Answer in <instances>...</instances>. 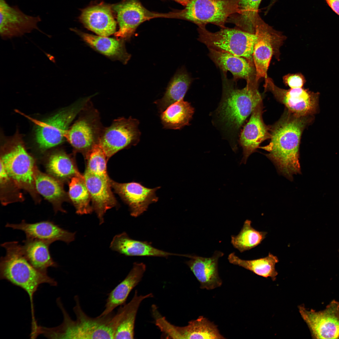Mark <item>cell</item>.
Segmentation results:
<instances>
[{
  "mask_svg": "<svg viewBox=\"0 0 339 339\" xmlns=\"http://www.w3.org/2000/svg\"><path fill=\"white\" fill-rule=\"evenodd\" d=\"M156 325L168 338L225 339L216 325L202 316L190 321L184 326L172 325L162 316L157 320Z\"/></svg>",
  "mask_w": 339,
  "mask_h": 339,
  "instance_id": "cell-15",
  "label": "cell"
},
{
  "mask_svg": "<svg viewBox=\"0 0 339 339\" xmlns=\"http://www.w3.org/2000/svg\"><path fill=\"white\" fill-rule=\"evenodd\" d=\"M262 101L255 108L250 118L242 131L240 143L243 150L240 164H245L249 156L256 151L260 144L270 138V128L262 118Z\"/></svg>",
  "mask_w": 339,
  "mask_h": 339,
  "instance_id": "cell-18",
  "label": "cell"
},
{
  "mask_svg": "<svg viewBox=\"0 0 339 339\" xmlns=\"http://www.w3.org/2000/svg\"></svg>",
  "mask_w": 339,
  "mask_h": 339,
  "instance_id": "cell-42",
  "label": "cell"
},
{
  "mask_svg": "<svg viewBox=\"0 0 339 339\" xmlns=\"http://www.w3.org/2000/svg\"><path fill=\"white\" fill-rule=\"evenodd\" d=\"M22 250L27 259L37 270L47 273L49 267H56L57 264L52 258L49 242L35 239H26L23 242Z\"/></svg>",
  "mask_w": 339,
  "mask_h": 339,
  "instance_id": "cell-28",
  "label": "cell"
},
{
  "mask_svg": "<svg viewBox=\"0 0 339 339\" xmlns=\"http://www.w3.org/2000/svg\"><path fill=\"white\" fill-rule=\"evenodd\" d=\"M198 26V40L208 49L242 57L253 62V53L257 38L255 33L226 27L212 32L206 26Z\"/></svg>",
  "mask_w": 339,
  "mask_h": 339,
  "instance_id": "cell-5",
  "label": "cell"
},
{
  "mask_svg": "<svg viewBox=\"0 0 339 339\" xmlns=\"http://www.w3.org/2000/svg\"><path fill=\"white\" fill-rule=\"evenodd\" d=\"M10 140L1 156L0 162L10 179L18 186L33 189L35 171L34 159L20 137L17 136Z\"/></svg>",
  "mask_w": 339,
  "mask_h": 339,
  "instance_id": "cell-7",
  "label": "cell"
},
{
  "mask_svg": "<svg viewBox=\"0 0 339 339\" xmlns=\"http://www.w3.org/2000/svg\"><path fill=\"white\" fill-rule=\"evenodd\" d=\"M85 154L86 160L85 171L104 178H110L107 171L108 159L99 143L94 145Z\"/></svg>",
  "mask_w": 339,
  "mask_h": 339,
  "instance_id": "cell-37",
  "label": "cell"
},
{
  "mask_svg": "<svg viewBox=\"0 0 339 339\" xmlns=\"http://www.w3.org/2000/svg\"><path fill=\"white\" fill-rule=\"evenodd\" d=\"M110 247L113 251L128 256L167 257L171 255L182 256V254L171 253L159 250L147 241L132 239L125 232L113 237Z\"/></svg>",
  "mask_w": 339,
  "mask_h": 339,
  "instance_id": "cell-26",
  "label": "cell"
},
{
  "mask_svg": "<svg viewBox=\"0 0 339 339\" xmlns=\"http://www.w3.org/2000/svg\"><path fill=\"white\" fill-rule=\"evenodd\" d=\"M191 81L184 68L178 70L169 83L163 97L154 102L159 112L162 113L172 104L183 99Z\"/></svg>",
  "mask_w": 339,
  "mask_h": 339,
  "instance_id": "cell-29",
  "label": "cell"
},
{
  "mask_svg": "<svg viewBox=\"0 0 339 339\" xmlns=\"http://www.w3.org/2000/svg\"><path fill=\"white\" fill-rule=\"evenodd\" d=\"M139 123V120L131 116L121 117L103 129L99 143L108 160L119 151L138 143L141 135Z\"/></svg>",
  "mask_w": 339,
  "mask_h": 339,
  "instance_id": "cell-9",
  "label": "cell"
},
{
  "mask_svg": "<svg viewBox=\"0 0 339 339\" xmlns=\"http://www.w3.org/2000/svg\"><path fill=\"white\" fill-rule=\"evenodd\" d=\"M46 168L50 174L62 179L71 178L81 175L72 159L63 151L56 152L51 155Z\"/></svg>",
  "mask_w": 339,
  "mask_h": 339,
  "instance_id": "cell-35",
  "label": "cell"
},
{
  "mask_svg": "<svg viewBox=\"0 0 339 339\" xmlns=\"http://www.w3.org/2000/svg\"><path fill=\"white\" fill-rule=\"evenodd\" d=\"M104 128L95 110L84 113L67 131L65 138L76 151L85 154L99 142Z\"/></svg>",
  "mask_w": 339,
  "mask_h": 339,
  "instance_id": "cell-12",
  "label": "cell"
},
{
  "mask_svg": "<svg viewBox=\"0 0 339 339\" xmlns=\"http://www.w3.org/2000/svg\"><path fill=\"white\" fill-rule=\"evenodd\" d=\"M112 8L117 14L119 27L114 34L117 39H130L142 23L160 15L149 12L139 0H125L113 5Z\"/></svg>",
  "mask_w": 339,
  "mask_h": 339,
  "instance_id": "cell-16",
  "label": "cell"
},
{
  "mask_svg": "<svg viewBox=\"0 0 339 339\" xmlns=\"http://www.w3.org/2000/svg\"><path fill=\"white\" fill-rule=\"evenodd\" d=\"M184 6H186L191 0H174Z\"/></svg>",
  "mask_w": 339,
  "mask_h": 339,
  "instance_id": "cell-40",
  "label": "cell"
},
{
  "mask_svg": "<svg viewBox=\"0 0 339 339\" xmlns=\"http://www.w3.org/2000/svg\"><path fill=\"white\" fill-rule=\"evenodd\" d=\"M209 56L216 65L226 75L231 72L234 80L240 79L246 81L256 78V73L254 63L241 56L209 49Z\"/></svg>",
  "mask_w": 339,
  "mask_h": 339,
  "instance_id": "cell-23",
  "label": "cell"
},
{
  "mask_svg": "<svg viewBox=\"0 0 339 339\" xmlns=\"http://www.w3.org/2000/svg\"><path fill=\"white\" fill-rule=\"evenodd\" d=\"M194 113L190 103L180 100L169 106L161 113L160 119L163 128L180 129L189 125Z\"/></svg>",
  "mask_w": 339,
  "mask_h": 339,
  "instance_id": "cell-30",
  "label": "cell"
},
{
  "mask_svg": "<svg viewBox=\"0 0 339 339\" xmlns=\"http://www.w3.org/2000/svg\"><path fill=\"white\" fill-rule=\"evenodd\" d=\"M46 56L49 58L50 60L51 61H52V62H53L52 60H54V61H55V60L54 59V57H53V56H51V55H50V54H47V55Z\"/></svg>",
  "mask_w": 339,
  "mask_h": 339,
  "instance_id": "cell-41",
  "label": "cell"
},
{
  "mask_svg": "<svg viewBox=\"0 0 339 339\" xmlns=\"http://www.w3.org/2000/svg\"><path fill=\"white\" fill-rule=\"evenodd\" d=\"M223 255L219 251H215L212 256L208 258L186 255L185 257L190 258L186 263L199 282L201 289L212 290L222 285L218 272V262L219 258Z\"/></svg>",
  "mask_w": 339,
  "mask_h": 339,
  "instance_id": "cell-21",
  "label": "cell"
},
{
  "mask_svg": "<svg viewBox=\"0 0 339 339\" xmlns=\"http://www.w3.org/2000/svg\"><path fill=\"white\" fill-rule=\"evenodd\" d=\"M257 35L253 53V59L257 82L261 78L267 77V71L276 42L281 39L278 33L262 20L260 17L255 26Z\"/></svg>",
  "mask_w": 339,
  "mask_h": 339,
  "instance_id": "cell-14",
  "label": "cell"
},
{
  "mask_svg": "<svg viewBox=\"0 0 339 339\" xmlns=\"http://www.w3.org/2000/svg\"><path fill=\"white\" fill-rule=\"evenodd\" d=\"M228 259L232 264L242 267L258 276L270 277L273 281L276 279L278 274L275 266L279 260L277 256L270 252L264 257L246 260L241 259L233 252L229 255Z\"/></svg>",
  "mask_w": 339,
  "mask_h": 339,
  "instance_id": "cell-31",
  "label": "cell"
},
{
  "mask_svg": "<svg viewBox=\"0 0 339 339\" xmlns=\"http://www.w3.org/2000/svg\"><path fill=\"white\" fill-rule=\"evenodd\" d=\"M262 0H239L237 13L229 17L230 22L236 28L255 33V26L260 16L258 9Z\"/></svg>",
  "mask_w": 339,
  "mask_h": 339,
  "instance_id": "cell-33",
  "label": "cell"
},
{
  "mask_svg": "<svg viewBox=\"0 0 339 339\" xmlns=\"http://www.w3.org/2000/svg\"><path fill=\"white\" fill-rule=\"evenodd\" d=\"M68 194L78 214H88L93 210L90 205L91 197L83 175H77L71 178Z\"/></svg>",
  "mask_w": 339,
  "mask_h": 339,
  "instance_id": "cell-34",
  "label": "cell"
},
{
  "mask_svg": "<svg viewBox=\"0 0 339 339\" xmlns=\"http://www.w3.org/2000/svg\"><path fill=\"white\" fill-rule=\"evenodd\" d=\"M153 297L151 293L138 295L137 291L135 290L131 300L128 303L120 306L116 312L118 322L114 339L134 338L136 318L140 304L145 299Z\"/></svg>",
  "mask_w": 339,
  "mask_h": 339,
  "instance_id": "cell-27",
  "label": "cell"
},
{
  "mask_svg": "<svg viewBox=\"0 0 339 339\" xmlns=\"http://www.w3.org/2000/svg\"><path fill=\"white\" fill-rule=\"evenodd\" d=\"M78 296L74 297L75 305L73 308L76 319L73 320L63 306L60 309L63 315L62 323L54 328L58 339H114L117 323L114 311L93 318L82 309Z\"/></svg>",
  "mask_w": 339,
  "mask_h": 339,
  "instance_id": "cell-3",
  "label": "cell"
},
{
  "mask_svg": "<svg viewBox=\"0 0 339 339\" xmlns=\"http://www.w3.org/2000/svg\"><path fill=\"white\" fill-rule=\"evenodd\" d=\"M146 269L144 263H134L126 277L108 294L105 309L100 315H108L125 304L131 291L141 281Z\"/></svg>",
  "mask_w": 339,
  "mask_h": 339,
  "instance_id": "cell-24",
  "label": "cell"
},
{
  "mask_svg": "<svg viewBox=\"0 0 339 339\" xmlns=\"http://www.w3.org/2000/svg\"><path fill=\"white\" fill-rule=\"evenodd\" d=\"M76 32L90 46L100 53L113 60H118L126 64L131 55L126 49L123 40L87 34L74 29Z\"/></svg>",
  "mask_w": 339,
  "mask_h": 339,
  "instance_id": "cell-25",
  "label": "cell"
},
{
  "mask_svg": "<svg viewBox=\"0 0 339 339\" xmlns=\"http://www.w3.org/2000/svg\"><path fill=\"white\" fill-rule=\"evenodd\" d=\"M91 97L80 99L71 106L43 121L25 116L36 125L35 138L39 147L45 150L61 143L65 138V134L70 124L85 109Z\"/></svg>",
  "mask_w": 339,
  "mask_h": 339,
  "instance_id": "cell-6",
  "label": "cell"
},
{
  "mask_svg": "<svg viewBox=\"0 0 339 339\" xmlns=\"http://www.w3.org/2000/svg\"><path fill=\"white\" fill-rule=\"evenodd\" d=\"M41 21L39 16L25 14L17 6H11L6 0H0V34L3 39L21 36L36 30Z\"/></svg>",
  "mask_w": 339,
  "mask_h": 339,
  "instance_id": "cell-13",
  "label": "cell"
},
{
  "mask_svg": "<svg viewBox=\"0 0 339 339\" xmlns=\"http://www.w3.org/2000/svg\"><path fill=\"white\" fill-rule=\"evenodd\" d=\"M92 202L93 210L96 213L101 224L107 211L116 204L111 190V180L90 174L86 171L83 175Z\"/></svg>",
  "mask_w": 339,
  "mask_h": 339,
  "instance_id": "cell-20",
  "label": "cell"
},
{
  "mask_svg": "<svg viewBox=\"0 0 339 339\" xmlns=\"http://www.w3.org/2000/svg\"><path fill=\"white\" fill-rule=\"evenodd\" d=\"M239 0H191L178 15L198 26L212 24L221 28L237 13Z\"/></svg>",
  "mask_w": 339,
  "mask_h": 339,
  "instance_id": "cell-8",
  "label": "cell"
},
{
  "mask_svg": "<svg viewBox=\"0 0 339 339\" xmlns=\"http://www.w3.org/2000/svg\"><path fill=\"white\" fill-rule=\"evenodd\" d=\"M110 6L100 4L83 10L80 20L85 27L99 36L107 37L116 32V22Z\"/></svg>",
  "mask_w": 339,
  "mask_h": 339,
  "instance_id": "cell-22",
  "label": "cell"
},
{
  "mask_svg": "<svg viewBox=\"0 0 339 339\" xmlns=\"http://www.w3.org/2000/svg\"><path fill=\"white\" fill-rule=\"evenodd\" d=\"M265 90L271 92L288 110L299 116H307L315 113L318 104V93L301 88L285 89L277 87L272 79L265 78Z\"/></svg>",
  "mask_w": 339,
  "mask_h": 339,
  "instance_id": "cell-11",
  "label": "cell"
},
{
  "mask_svg": "<svg viewBox=\"0 0 339 339\" xmlns=\"http://www.w3.org/2000/svg\"><path fill=\"white\" fill-rule=\"evenodd\" d=\"M5 227L23 231L26 239L40 240L51 244L61 241L68 244L75 239V232L65 230L50 221L29 223L23 220L18 224L8 223Z\"/></svg>",
  "mask_w": 339,
  "mask_h": 339,
  "instance_id": "cell-19",
  "label": "cell"
},
{
  "mask_svg": "<svg viewBox=\"0 0 339 339\" xmlns=\"http://www.w3.org/2000/svg\"><path fill=\"white\" fill-rule=\"evenodd\" d=\"M115 192L129 206L132 216L136 217L146 211L151 204L157 202L156 192L160 187H146L141 183H119L111 180Z\"/></svg>",
  "mask_w": 339,
  "mask_h": 339,
  "instance_id": "cell-17",
  "label": "cell"
},
{
  "mask_svg": "<svg viewBox=\"0 0 339 339\" xmlns=\"http://www.w3.org/2000/svg\"><path fill=\"white\" fill-rule=\"evenodd\" d=\"M299 313L314 339H339V302L333 300L324 310L298 306Z\"/></svg>",
  "mask_w": 339,
  "mask_h": 339,
  "instance_id": "cell-10",
  "label": "cell"
},
{
  "mask_svg": "<svg viewBox=\"0 0 339 339\" xmlns=\"http://www.w3.org/2000/svg\"><path fill=\"white\" fill-rule=\"evenodd\" d=\"M223 101L219 113L227 126L234 129H239L246 119L262 101L256 78L247 81L241 89L235 88L228 80L226 75L223 78Z\"/></svg>",
  "mask_w": 339,
  "mask_h": 339,
  "instance_id": "cell-4",
  "label": "cell"
},
{
  "mask_svg": "<svg viewBox=\"0 0 339 339\" xmlns=\"http://www.w3.org/2000/svg\"><path fill=\"white\" fill-rule=\"evenodd\" d=\"M35 187L37 191L53 204L56 212L58 210L65 212L61 207L62 201L66 193L60 182L53 177L35 170Z\"/></svg>",
  "mask_w": 339,
  "mask_h": 339,
  "instance_id": "cell-32",
  "label": "cell"
},
{
  "mask_svg": "<svg viewBox=\"0 0 339 339\" xmlns=\"http://www.w3.org/2000/svg\"><path fill=\"white\" fill-rule=\"evenodd\" d=\"M251 222L250 220H246L239 234L231 236V244L240 252L250 250L260 244L267 233L255 229L252 227Z\"/></svg>",
  "mask_w": 339,
  "mask_h": 339,
  "instance_id": "cell-36",
  "label": "cell"
},
{
  "mask_svg": "<svg viewBox=\"0 0 339 339\" xmlns=\"http://www.w3.org/2000/svg\"><path fill=\"white\" fill-rule=\"evenodd\" d=\"M309 116H299L289 111L271 128L269 144L260 147L279 173L292 181L293 175L301 173L299 147L302 133L309 123Z\"/></svg>",
  "mask_w": 339,
  "mask_h": 339,
  "instance_id": "cell-1",
  "label": "cell"
},
{
  "mask_svg": "<svg viewBox=\"0 0 339 339\" xmlns=\"http://www.w3.org/2000/svg\"><path fill=\"white\" fill-rule=\"evenodd\" d=\"M6 251L1 258L0 278L23 289L29 295L30 302L32 322L36 320L35 316L34 295L41 284L47 283L56 286L57 282L47 272L34 267L23 253L22 245L17 241L5 242L1 245Z\"/></svg>",
  "mask_w": 339,
  "mask_h": 339,
  "instance_id": "cell-2",
  "label": "cell"
},
{
  "mask_svg": "<svg viewBox=\"0 0 339 339\" xmlns=\"http://www.w3.org/2000/svg\"><path fill=\"white\" fill-rule=\"evenodd\" d=\"M332 10L339 15V0H326Z\"/></svg>",
  "mask_w": 339,
  "mask_h": 339,
  "instance_id": "cell-39",
  "label": "cell"
},
{
  "mask_svg": "<svg viewBox=\"0 0 339 339\" xmlns=\"http://www.w3.org/2000/svg\"><path fill=\"white\" fill-rule=\"evenodd\" d=\"M283 82L291 89L302 88L305 82L304 77L301 73L288 74L283 76Z\"/></svg>",
  "mask_w": 339,
  "mask_h": 339,
  "instance_id": "cell-38",
  "label": "cell"
}]
</instances>
